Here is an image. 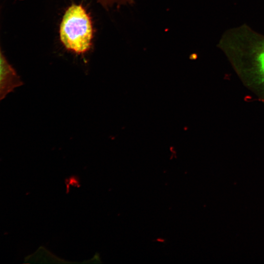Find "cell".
Returning a JSON list of instances; mask_svg holds the SVG:
<instances>
[{
    "mask_svg": "<svg viewBox=\"0 0 264 264\" xmlns=\"http://www.w3.org/2000/svg\"><path fill=\"white\" fill-rule=\"evenodd\" d=\"M60 41L68 50L78 54L91 48L93 37L89 15L80 4L73 3L66 10L59 28Z\"/></svg>",
    "mask_w": 264,
    "mask_h": 264,
    "instance_id": "6da1fadb",
    "label": "cell"
},
{
    "mask_svg": "<svg viewBox=\"0 0 264 264\" xmlns=\"http://www.w3.org/2000/svg\"><path fill=\"white\" fill-rule=\"evenodd\" d=\"M21 85L22 82L20 77L0 48V101Z\"/></svg>",
    "mask_w": 264,
    "mask_h": 264,
    "instance_id": "7a4b0ae2",
    "label": "cell"
},
{
    "mask_svg": "<svg viewBox=\"0 0 264 264\" xmlns=\"http://www.w3.org/2000/svg\"><path fill=\"white\" fill-rule=\"evenodd\" d=\"M103 8L108 10L115 6L132 4L133 0H95Z\"/></svg>",
    "mask_w": 264,
    "mask_h": 264,
    "instance_id": "3957f363",
    "label": "cell"
}]
</instances>
